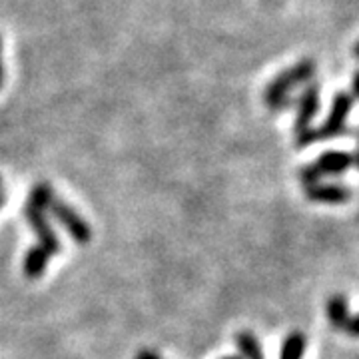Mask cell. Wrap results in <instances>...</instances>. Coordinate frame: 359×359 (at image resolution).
Segmentation results:
<instances>
[{
	"label": "cell",
	"instance_id": "cell-1",
	"mask_svg": "<svg viewBox=\"0 0 359 359\" xmlns=\"http://www.w3.org/2000/svg\"><path fill=\"white\" fill-rule=\"evenodd\" d=\"M28 204L42 210L44 214H50L52 218L56 219V222L68 231V236H70L78 245L90 244V240H92V228H90V224L78 214L72 205L66 204L65 200H60V198L56 196V192L52 190L50 184L39 182V184L30 190Z\"/></svg>",
	"mask_w": 359,
	"mask_h": 359
},
{
	"label": "cell",
	"instance_id": "cell-2",
	"mask_svg": "<svg viewBox=\"0 0 359 359\" xmlns=\"http://www.w3.org/2000/svg\"><path fill=\"white\" fill-rule=\"evenodd\" d=\"M351 108H353V94H346V92L335 94L334 104H332V110H330L327 118L321 122L320 128H311L304 136L295 138L297 148H306V146L318 140H332L335 136L344 134L346 132L347 116L351 112Z\"/></svg>",
	"mask_w": 359,
	"mask_h": 359
},
{
	"label": "cell",
	"instance_id": "cell-3",
	"mask_svg": "<svg viewBox=\"0 0 359 359\" xmlns=\"http://www.w3.org/2000/svg\"><path fill=\"white\" fill-rule=\"evenodd\" d=\"M316 72V62L313 60H302L292 68H287L283 74L276 78L264 92V100L271 110H282L283 106L290 104V92L304 84L306 80L313 76Z\"/></svg>",
	"mask_w": 359,
	"mask_h": 359
},
{
	"label": "cell",
	"instance_id": "cell-4",
	"mask_svg": "<svg viewBox=\"0 0 359 359\" xmlns=\"http://www.w3.org/2000/svg\"><path fill=\"white\" fill-rule=\"evenodd\" d=\"M353 166H355V156L351 152L332 150V152H323L313 164L302 168L297 176L304 186H309V184L320 182L323 176H337V174L351 170Z\"/></svg>",
	"mask_w": 359,
	"mask_h": 359
},
{
	"label": "cell",
	"instance_id": "cell-5",
	"mask_svg": "<svg viewBox=\"0 0 359 359\" xmlns=\"http://www.w3.org/2000/svg\"><path fill=\"white\" fill-rule=\"evenodd\" d=\"M22 216H25V219L28 222L30 230L36 233L40 248H44L50 256L62 252L60 238H58V233L54 231L50 219H48V216H46L42 210H39V208H34V205L30 204H25L22 205Z\"/></svg>",
	"mask_w": 359,
	"mask_h": 359
},
{
	"label": "cell",
	"instance_id": "cell-6",
	"mask_svg": "<svg viewBox=\"0 0 359 359\" xmlns=\"http://www.w3.org/2000/svg\"><path fill=\"white\" fill-rule=\"evenodd\" d=\"M325 313H327V320H330V323L334 325L335 330L346 332L349 337H358L359 335L358 316H353V313L349 311L346 295H341V294L332 295V297L325 302Z\"/></svg>",
	"mask_w": 359,
	"mask_h": 359
},
{
	"label": "cell",
	"instance_id": "cell-7",
	"mask_svg": "<svg viewBox=\"0 0 359 359\" xmlns=\"http://www.w3.org/2000/svg\"><path fill=\"white\" fill-rule=\"evenodd\" d=\"M320 112V88L318 84H311L302 92L297 100V116L294 122L295 138L304 136L306 132L311 130V120Z\"/></svg>",
	"mask_w": 359,
	"mask_h": 359
},
{
	"label": "cell",
	"instance_id": "cell-8",
	"mask_svg": "<svg viewBox=\"0 0 359 359\" xmlns=\"http://www.w3.org/2000/svg\"><path fill=\"white\" fill-rule=\"evenodd\" d=\"M306 198L309 202H318V204H347L353 192L349 186L344 184H335V182H316L306 186Z\"/></svg>",
	"mask_w": 359,
	"mask_h": 359
},
{
	"label": "cell",
	"instance_id": "cell-9",
	"mask_svg": "<svg viewBox=\"0 0 359 359\" xmlns=\"http://www.w3.org/2000/svg\"><path fill=\"white\" fill-rule=\"evenodd\" d=\"M48 262H50V254L44 248H40L39 244L28 248L22 259V273L26 280H40L48 268Z\"/></svg>",
	"mask_w": 359,
	"mask_h": 359
},
{
	"label": "cell",
	"instance_id": "cell-10",
	"mask_svg": "<svg viewBox=\"0 0 359 359\" xmlns=\"http://www.w3.org/2000/svg\"><path fill=\"white\" fill-rule=\"evenodd\" d=\"M308 347V339L302 332H292L290 335H285L282 344V351H280V359H304Z\"/></svg>",
	"mask_w": 359,
	"mask_h": 359
},
{
	"label": "cell",
	"instance_id": "cell-11",
	"mask_svg": "<svg viewBox=\"0 0 359 359\" xmlns=\"http://www.w3.org/2000/svg\"><path fill=\"white\" fill-rule=\"evenodd\" d=\"M236 346L242 351V359H266L264 349L252 332H240L236 335Z\"/></svg>",
	"mask_w": 359,
	"mask_h": 359
},
{
	"label": "cell",
	"instance_id": "cell-12",
	"mask_svg": "<svg viewBox=\"0 0 359 359\" xmlns=\"http://www.w3.org/2000/svg\"><path fill=\"white\" fill-rule=\"evenodd\" d=\"M134 359H162L156 351H152V349H142V351H138L136 353V358Z\"/></svg>",
	"mask_w": 359,
	"mask_h": 359
},
{
	"label": "cell",
	"instance_id": "cell-13",
	"mask_svg": "<svg viewBox=\"0 0 359 359\" xmlns=\"http://www.w3.org/2000/svg\"><path fill=\"white\" fill-rule=\"evenodd\" d=\"M4 202H6V196L0 192V210H2V205H4Z\"/></svg>",
	"mask_w": 359,
	"mask_h": 359
},
{
	"label": "cell",
	"instance_id": "cell-14",
	"mask_svg": "<svg viewBox=\"0 0 359 359\" xmlns=\"http://www.w3.org/2000/svg\"><path fill=\"white\" fill-rule=\"evenodd\" d=\"M2 76H4V72H2V58H0V86H2Z\"/></svg>",
	"mask_w": 359,
	"mask_h": 359
},
{
	"label": "cell",
	"instance_id": "cell-15",
	"mask_svg": "<svg viewBox=\"0 0 359 359\" xmlns=\"http://www.w3.org/2000/svg\"><path fill=\"white\" fill-rule=\"evenodd\" d=\"M224 359H242L240 355H228V358H224Z\"/></svg>",
	"mask_w": 359,
	"mask_h": 359
},
{
	"label": "cell",
	"instance_id": "cell-16",
	"mask_svg": "<svg viewBox=\"0 0 359 359\" xmlns=\"http://www.w3.org/2000/svg\"><path fill=\"white\" fill-rule=\"evenodd\" d=\"M0 190H2V178H0Z\"/></svg>",
	"mask_w": 359,
	"mask_h": 359
}]
</instances>
